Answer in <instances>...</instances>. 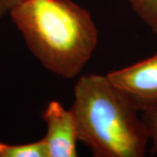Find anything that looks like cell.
<instances>
[{
    "mask_svg": "<svg viewBox=\"0 0 157 157\" xmlns=\"http://www.w3.org/2000/svg\"><path fill=\"white\" fill-rule=\"evenodd\" d=\"M9 13L34 56L63 78L77 76L95 50V24L71 0H22Z\"/></svg>",
    "mask_w": 157,
    "mask_h": 157,
    "instance_id": "obj_1",
    "label": "cell"
},
{
    "mask_svg": "<svg viewBox=\"0 0 157 157\" xmlns=\"http://www.w3.org/2000/svg\"><path fill=\"white\" fill-rule=\"evenodd\" d=\"M71 110L78 140L96 157H142L149 135L128 98L107 76L90 73L78 78Z\"/></svg>",
    "mask_w": 157,
    "mask_h": 157,
    "instance_id": "obj_2",
    "label": "cell"
},
{
    "mask_svg": "<svg viewBox=\"0 0 157 157\" xmlns=\"http://www.w3.org/2000/svg\"><path fill=\"white\" fill-rule=\"evenodd\" d=\"M107 76L139 112L157 105V53Z\"/></svg>",
    "mask_w": 157,
    "mask_h": 157,
    "instance_id": "obj_3",
    "label": "cell"
},
{
    "mask_svg": "<svg viewBox=\"0 0 157 157\" xmlns=\"http://www.w3.org/2000/svg\"><path fill=\"white\" fill-rule=\"evenodd\" d=\"M46 124L45 140L47 157H76L78 132L72 110H67L60 102L48 103L42 113Z\"/></svg>",
    "mask_w": 157,
    "mask_h": 157,
    "instance_id": "obj_4",
    "label": "cell"
},
{
    "mask_svg": "<svg viewBox=\"0 0 157 157\" xmlns=\"http://www.w3.org/2000/svg\"><path fill=\"white\" fill-rule=\"evenodd\" d=\"M0 157H47L45 140L18 145L0 141Z\"/></svg>",
    "mask_w": 157,
    "mask_h": 157,
    "instance_id": "obj_5",
    "label": "cell"
},
{
    "mask_svg": "<svg viewBox=\"0 0 157 157\" xmlns=\"http://www.w3.org/2000/svg\"><path fill=\"white\" fill-rule=\"evenodd\" d=\"M133 10L154 31L157 26V0H129Z\"/></svg>",
    "mask_w": 157,
    "mask_h": 157,
    "instance_id": "obj_6",
    "label": "cell"
},
{
    "mask_svg": "<svg viewBox=\"0 0 157 157\" xmlns=\"http://www.w3.org/2000/svg\"><path fill=\"white\" fill-rule=\"evenodd\" d=\"M141 118L149 135V140L151 139L153 142L151 152L157 154V105L141 112Z\"/></svg>",
    "mask_w": 157,
    "mask_h": 157,
    "instance_id": "obj_7",
    "label": "cell"
},
{
    "mask_svg": "<svg viewBox=\"0 0 157 157\" xmlns=\"http://www.w3.org/2000/svg\"><path fill=\"white\" fill-rule=\"evenodd\" d=\"M22 0H0V17L5 16Z\"/></svg>",
    "mask_w": 157,
    "mask_h": 157,
    "instance_id": "obj_8",
    "label": "cell"
},
{
    "mask_svg": "<svg viewBox=\"0 0 157 157\" xmlns=\"http://www.w3.org/2000/svg\"><path fill=\"white\" fill-rule=\"evenodd\" d=\"M153 32H154V33L157 34V26H156V27H155V30H154Z\"/></svg>",
    "mask_w": 157,
    "mask_h": 157,
    "instance_id": "obj_9",
    "label": "cell"
}]
</instances>
